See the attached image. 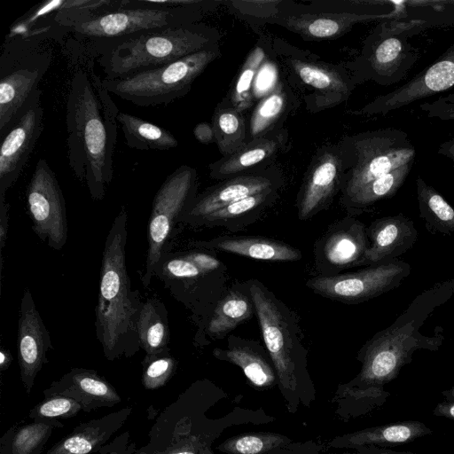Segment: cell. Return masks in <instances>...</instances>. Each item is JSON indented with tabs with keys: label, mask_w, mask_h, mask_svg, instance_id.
<instances>
[{
	"label": "cell",
	"mask_w": 454,
	"mask_h": 454,
	"mask_svg": "<svg viewBox=\"0 0 454 454\" xmlns=\"http://www.w3.org/2000/svg\"><path fill=\"white\" fill-rule=\"evenodd\" d=\"M220 35L203 23L170 27L97 42L104 79L158 68L218 44Z\"/></svg>",
	"instance_id": "cell-6"
},
{
	"label": "cell",
	"mask_w": 454,
	"mask_h": 454,
	"mask_svg": "<svg viewBox=\"0 0 454 454\" xmlns=\"http://www.w3.org/2000/svg\"><path fill=\"white\" fill-rule=\"evenodd\" d=\"M413 163L395 169L362 187L343 203L350 214H359L374 203L395 195L403 184Z\"/></svg>",
	"instance_id": "cell-39"
},
{
	"label": "cell",
	"mask_w": 454,
	"mask_h": 454,
	"mask_svg": "<svg viewBox=\"0 0 454 454\" xmlns=\"http://www.w3.org/2000/svg\"><path fill=\"white\" fill-rule=\"evenodd\" d=\"M442 395L446 398L448 401L454 400V386L449 389H445L442 392Z\"/></svg>",
	"instance_id": "cell-55"
},
{
	"label": "cell",
	"mask_w": 454,
	"mask_h": 454,
	"mask_svg": "<svg viewBox=\"0 0 454 454\" xmlns=\"http://www.w3.org/2000/svg\"><path fill=\"white\" fill-rule=\"evenodd\" d=\"M221 1L202 0L187 7L153 9L120 8L99 13L72 27L69 31L94 43L170 27L199 23Z\"/></svg>",
	"instance_id": "cell-10"
},
{
	"label": "cell",
	"mask_w": 454,
	"mask_h": 454,
	"mask_svg": "<svg viewBox=\"0 0 454 454\" xmlns=\"http://www.w3.org/2000/svg\"><path fill=\"white\" fill-rule=\"evenodd\" d=\"M211 125L222 156L233 153L248 141L243 114L223 101L216 106Z\"/></svg>",
	"instance_id": "cell-38"
},
{
	"label": "cell",
	"mask_w": 454,
	"mask_h": 454,
	"mask_svg": "<svg viewBox=\"0 0 454 454\" xmlns=\"http://www.w3.org/2000/svg\"><path fill=\"white\" fill-rule=\"evenodd\" d=\"M142 382L146 389H157L165 385L174 374L177 362L171 356L169 348L152 356H145L143 361Z\"/></svg>",
	"instance_id": "cell-44"
},
{
	"label": "cell",
	"mask_w": 454,
	"mask_h": 454,
	"mask_svg": "<svg viewBox=\"0 0 454 454\" xmlns=\"http://www.w3.org/2000/svg\"><path fill=\"white\" fill-rule=\"evenodd\" d=\"M287 137L286 130L278 129L263 137L251 139L233 153L222 156L210 163L209 176L214 179L224 180L247 174L259 166H267L286 148Z\"/></svg>",
	"instance_id": "cell-25"
},
{
	"label": "cell",
	"mask_w": 454,
	"mask_h": 454,
	"mask_svg": "<svg viewBox=\"0 0 454 454\" xmlns=\"http://www.w3.org/2000/svg\"><path fill=\"white\" fill-rule=\"evenodd\" d=\"M254 314V302L243 283L218 301L204 330L209 337L223 338Z\"/></svg>",
	"instance_id": "cell-32"
},
{
	"label": "cell",
	"mask_w": 454,
	"mask_h": 454,
	"mask_svg": "<svg viewBox=\"0 0 454 454\" xmlns=\"http://www.w3.org/2000/svg\"><path fill=\"white\" fill-rule=\"evenodd\" d=\"M199 248L239 254L260 261L294 262L301 258L299 249L281 241L255 236H221L193 241Z\"/></svg>",
	"instance_id": "cell-30"
},
{
	"label": "cell",
	"mask_w": 454,
	"mask_h": 454,
	"mask_svg": "<svg viewBox=\"0 0 454 454\" xmlns=\"http://www.w3.org/2000/svg\"><path fill=\"white\" fill-rule=\"evenodd\" d=\"M129 433L118 436L109 445L104 446L107 454H132L133 448L128 446Z\"/></svg>",
	"instance_id": "cell-49"
},
{
	"label": "cell",
	"mask_w": 454,
	"mask_h": 454,
	"mask_svg": "<svg viewBox=\"0 0 454 454\" xmlns=\"http://www.w3.org/2000/svg\"><path fill=\"white\" fill-rule=\"evenodd\" d=\"M131 407L82 423L56 442L45 454H90L100 450L123 425Z\"/></svg>",
	"instance_id": "cell-29"
},
{
	"label": "cell",
	"mask_w": 454,
	"mask_h": 454,
	"mask_svg": "<svg viewBox=\"0 0 454 454\" xmlns=\"http://www.w3.org/2000/svg\"><path fill=\"white\" fill-rule=\"evenodd\" d=\"M27 207L34 232L50 247L60 250L67 243L65 198L47 160H38L26 190Z\"/></svg>",
	"instance_id": "cell-15"
},
{
	"label": "cell",
	"mask_w": 454,
	"mask_h": 454,
	"mask_svg": "<svg viewBox=\"0 0 454 454\" xmlns=\"http://www.w3.org/2000/svg\"><path fill=\"white\" fill-rule=\"evenodd\" d=\"M282 177L278 169L270 168L230 177L197 194L179 219V223L196 226L206 215L241 199L279 189Z\"/></svg>",
	"instance_id": "cell-19"
},
{
	"label": "cell",
	"mask_w": 454,
	"mask_h": 454,
	"mask_svg": "<svg viewBox=\"0 0 454 454\" xmlns=\"http://www.w3.org/2000/svg\"><path fill=\"white\" fill-rule=\"evenodd\" d=\"M454 295V278L439 282L418 295L387 328L378 332L358 351L360 372L340 384L332 398L335 409L345 414H361L386 403L390 393L384 386L395 380L419 349L438 351L444 340L442 328L432 336L420 327L434 309Z\"/></svg>",
	"instance_id": "cell-1"
},
{
	"label": "cell",
	"mask_w": 454,
	"mask_h": 454,
	"mask_svg": "<svg viewBox=\"0 0 454 454\" xmlns=\"http://www.w3.org/2000/svg\"><path fill=\"white\" fill-rule=\"evenodd\" d=\"M226 397L207 380L194 382L160 414L149 432V442L132 454H215L212 445L226 429L274 420L262 410L239 406L222 418H209V409Z\"/></svg>",
	"instance_id": "cell-3"
},
{
	"label": "cell",
	"mask_w": 454,
	"mask_h": 454,
	"mask_svg": "<svg viewBox=\"0 0 454 454\" xmlns=\"http://www.w3.org/2000/svg\"><path fill=\"white\" fill-rule=\"evenodd\" d=\"M294 440L276 432H249L231 436L216 449L225 454H273Z\"/></svg>",
	"instance_id": "cell-41"
},
{
	"label": "cell",
	"mask_w": 454,
	"mask_h": 454,
	"mask_svg": "<svg viewBox=\"0 0 454 454\" xmlns=\"http://www.w3.org/2000/svg\"><path fill=\"white\" fill-rule=\"evenodd\" d=\"M213 356L239 366L248 384L256 390L278 386L277 373L269 352L255 340L231 335L226 348H215Z\"/></svg>",
	"instance_id": "cell-26"
},
{
	"label": "cell",
	"mask_w": 454,
	"mask_h": 454,
	"mask_svg": "<svg viewBox=\"0 0 454 454\" xmlns=\"http://www.w3.org/2000/svg\"><path fill=\"white\" fill-rule=\"evenodd\" d=\"M224 270L225 266L209 253L201 250L166 251L157 262L153 276L194 315L204 317V295L209 287V280Z\"/></svg>",
	"instance_id": "cell-13"
},
{
	"label": "cell",
	"mask_w": 454,
	"mask_h": 454,
	"mask_svg": "<svg viewBox=\"0 0 454 454\" xmlns=\"http://www.w3.org/2000/svg\"><path fill=\"white\" fill-rule=\"evenodd\" d=\"M396 7L388 12H286L271 23L298 34L305 40L332 39L343 35L354 25L372 20H390L401 16Z\"/></svg>",
	"instance_id": "cell-21"
},
{
	"label": "cell",
	"mask_w": 454,
	"mask_h": 454,
	"mask_svg": "<svg viewBox=\"0 0 454 454\" xmlns=\"http://www.w3.org/2000/svg\"><path fill=\"white\" fill-rule=\"evenodd\" d=\"M340 145L348 164L340 190L342 203L372 181L413 163L416 154L408 135L393 128L345 137Z\"/></svg>",
	"instance_id": "cell-9"
},
{
	"label": "cell",
	"mask_w": 454,
	"mask_h": 454,
	"mask_svg": "<svg viewBox=\"0 0 454 454\" xmlns=\"http://www.w3.org/2000/svg\"><path fill=\"white\" fill-rule=\"evenodd\" d=\"M454 86V43L431 66L394 90L375 98L354 114L385 115Z\"/></svg>",
	"instance_id": "cell-18"
},
{
	"label": "cell",
	"mask_w": 454,
	"mask_h": 454,
	"mask_svg": "<svg viewBox=\"0 0 454 454\" xmlns=\"http://www.w3.org/2000/svg\"><path fill=\"white\" fill-rule=\"evenodd\" d=\"M254 305L262 339L273 363L286 410L310 407L317 391L308 368L309 350L295 313L258 279L244 282Z\"/></svg>",
	"instance_id": "cell-5"
},
{
	"label": "cell",
	"mask_w": 454,
	"mask_h": 454,
	"mask_svg": "<svg viewBox=\"0 0 454 454\" xmlns=\"http://www.w3.org/2000/svg\"><path fill=\"white\" fill-rule=\"evenodd\" d=\"M402 15L378 25L368 36L359 59L361 78L383 86L403 80L419 59V51L408 41L413 25Z\"/></svg>",
	"instance_id": "cell-12"
},
{
	"label": "cell",
	"mask_w": 454,
	"mask_h": 454,
	"mask_svg": "<svg viewBox=\"0 0 454 454\" xmlns=\"http://www.w3.org/2000/svg\"><path fill=\"white\" fill-rule=\"evenodd\" d=\"M128 212L121 206L106 239L98 303L95 308L97 339L109 361L130 357L141 348L137 320L144 301L131 290L126 263Z\"/></svg>",
	"instance_id": "cell-4"
},
{
	"label": "cell",
	"mask_w": 454,
	"mask_h": 454,
	"mask_svg": "<svg viewBox=\"0 0 454 454\" xmlns=\"http://www.w3.org/2000/svg\"><path fill=\"white\" fill-rule=\"evenodd\" d=\"M44 397L28 414V417L34 421L58 420L59 418L68 419L82 410L77 401L66 395H51Z\"/></svg>",
	"instance_id": "cell-45"
},
{
	"label": "cell",
	"mask_w": 454,
	"mask_h": 454,
	"mask_svg": "<svg viewBox=\"0 0 454 454\" xmlns=\"http://www.w3.org/2000/svg\"><path fill=\"white\" fill-rule=\"evenodd\" d=\"M102 79L78 68L71 78L66 107L69 166L95 200L105 197L114 177L120 111Z\"/></svg>",
	"instance_id": "cell-2"
},
{
	"label": "cell",
	"mask_w": 454,
	"mask_h": 454,
	"mask_svg": "<svg viewBox=\"0 0 454 454\" xmlns=\"http://www.w3.org/2000/svg\"><path fill=\"white\" fill-rule=\"evenodd\" d=\"M196 139L202 144H210L215 141L212 125L207 122L198 124L193 130Z\"/></svg>",
	"instance_id": "cell-51"
},
{
	"label": "cell",
	"mask_w": 454,
	"mask_h": 454,
	"mask_svg": "<svg viewBox=\"0 0 454 454\" xmlns=\"http://www.w3.org/2000/svg\"><path fill=\"white\" fill-rule=\"evenodd\" d=\"M53 427L63 424L56 419L12 427L1 439L0 454H41Z\"/></svg>",
	"instance_id": "cell-37"
},
{
	"label": "cell",
	"mask_w": 454,
	"mask_h": 454,
	"mask_svg": "<svg viewBox=\"0 0 454 454\" xmlns=\"http://www.w3.org/2000/svg\"><path fill=\"white\" fill-rule=\"evenodd\" d=\"M9 227V203L5 200V196H0V253H1V270L3 268V250L8 235Z\"/></svg>",
	"instance_id": "cell-48"
},
{
	"label": "cell",
	"mask_w": 454,
	"mask_h": 454,
	"mask_svg": "<svg viewBox=\"0 0 454 454\" xmlns=\"http://www.w3.org/2000/svg\"><path fill=\"white\" fill-rule=\"evenodd\" d=\"M290 92L283 82H278L273 90L259 101L249 121L248 141L280 129L278 127L280 119L292 106Z\"/></svg>",
	"instance_id": "cell-35"
},
{
	"label": "cell",
	"mask_w": 454,
	"mask_h": 454,
	"mask_svg": "<svg viewBox=\"0 0 454 454\" xmlns=\"http://www.w3.org/2000/svg\"><path fill=\"white\" fill-rule=\"evenodd\" d=\"M411 270L408 262L395 259L356 272L310 278L306 286L328 299L360 303L398 287Z\"/></svg>",
	"instance_id": "cell-14"
},
{
	"label": "cell",
	"mask_w": 454,
	"mask_h": 454,
	"mask_svg": "<svg viewBox=\"0 0 454 454\" xmlns=\"http://www.w3.org/2000/svg\"><path fill=\"white\" fill-rule=\"evenodd\" d=\"M17 345L20 380L29 394L37 373L47 363L46 353L51 348V340L27 287L20 301Z\"/></svg>",
	"instance_id": "cell-23"
},
{
	"label": "cell",
	"mask_w": 454,
	"mask_h": 454,
	"mask_svg": "<svg viewBox=\"0 0 454 454\" xmlns=\"http://www.w3.org/2000/svg\"><path fill=\"white\" fill-rule=\"evenodd\" d=\"M433 415L454 420V400L443 401L435 406Z\"/></svg>",
	"instance_id": "cell-52"
},
{
	"label": "cell",
	"mask_w": 454,
	"mask_h": 454,
	"mask_svg": "<svg viewBox=\"0 0 454 454\" xmlns=\"http://www.w3.org/2000/svg\"><path fill=\"white\" fill-rule=\"evenodd\" d=\"M432 433L424 423L407 420L337 435L330 440L328 444L337 449H355L364 445L386 447L408 443Z\"/></svg>",
	"instance_id": "cell-31"
},
{
	"label": "cell",
	"mask_w": 454,
	"mask_h": 454,
	"mask_svg": "<svg viewBox=\"0 0 454 454\" xmlns=\"http://www.w3.org/2000/svg\"><path fill=\"white\" fill-rule=\"evenodd\" d=\"M348 168V160L340 144L317 150L298 195V216L301 220L312 217L330 203L337 191L341 190Z\"/></svg>",
	"instance_id": "cell-17"
},
{
	"label": "cell",
	"mask_w": 454,
	"mask_h": 454,
	"mask_svg": "<svg viewBox=\"0 0 454 454\" xmlns=\"http://www.w3.org/2000/svg\"><path fill=\"white\" fill-rule=\"evenodd\" d=\"M197 170L182 165L167 176L154 195L147 226V255L141 276L144 288L153 277L154 268L173 237L183 213L197 196Z\"/></svg>",
	"instance_id": "cell-11"
},
{
	"label": "cell",
	"mask_w": 454,
	"mask_h": 454,
	"mask_svg": "<svg viewBox=\"0 0 454 454\" xmlns=\"http://www.w3.org/2000/svg\"><path fill=\"white\" fill-rule=\"evenodd\" d=\"M324 447L313 440L294 442L278 449L273 454H322Z\"/></svg>",
	"instance_id": "cell-47"
},
{
	"label": "cell",
	"mask_w": 454,
	"mask_h": 454,
	"mask_svg": "<svg viewBox=\"0 0 454 454\" xmlns=\"http://www.w3.org/2000/svg\"><path fill=\"white\" fill-rule=\"evenodd\" d=\"M43 130L41 99L2 137L0 147V196L16 183Z\"/></svg>",
	"instance_id": "cell-22"
},
{
	"label": "cell",
	"mask_w": 454,
	"mask_h": 454,
	"mask_svg": "<svg viewBox=\"0 0 454 454\" xmlns=\"http://www.w3.org/2000/svg\"><path fill=\"white\" fill-rule=\"evenodd\" d=\"M140 348L145 356L168 348L170 331L164 303L155 297L144 301L137 320Z\"/></svg>",
	"instance_id": "cell-34"
},
{
	"label": "cell",
	"mask_w": 454,
	"mask_h": 454,
	"mask_svg": "<svg viewBox=\"0 0 454 454\" xmlns=\"http://www.w3.org/2000/svg\"><path fill=\"white\" fill-rule=\"evenodd\" d=\"M44 396L61 395L77 401L82 411L113 407L121 402L115 388L95 371L74 368L43 391Z\"/></svg>",
	"instance_id": "cell-27"
},
{
	"label": "cell",
	"mask_w": 454,
	"mask_h": 454,
	"mask_svg": "<svg viewBox=\"0 0 454 454\" xmlns=\"http://www.w3.org/2000/svg\"><path fill=\"white\" fill-rule=\"evenodd\" d=\"M419 216L431 231L442 234L454 232V208L420 176L416 178Z\"/></svg>",
	"instance_id": "cell-36"
},
{
	"label": "cell",
	"mask_w": 454,
	"mask_h": 454,
	"mask_svg": "<svg viewBox=\"0 0 454 454\" xmlns=\"http://www.w3.org/2000/svg\"><path fill=\"white\" fill-rule=\"evenodd\" d=\"M366 229L362 222L348 216L326 231L315 246L321 276L336 275L345 268L359 265L370 245Z\"/></svg>",
	"instance_id": "cell-20"
},
{
	"label": "cell",
	"mask_w": 454,
	"mask_h": 454,
	"mask_svg": "<svg viewBox=\"0 0 454 454\" xmlns=\"http://www.w3.org/2000/svg\"><path fill=\"white\" fill-rule=\"evenodd\" d=\"M224 3L239 18L258 24L271 23L286 11L287 4L281 0H235Z\"/></svg>",
	"instance_id": "cell-43"
},
{
	"label": "cell",
	"mask_w": 454,
	"mask_h": 454,
	"mask_svg": "<svg viewBox=\"0 0 454 454\" xmlns=\"http://www.w3.org/2000/svg\"><path fill=\"white\" fill-rule=\"evenodd\" d=\"M419 110L432 119L454 121V92L419 104Z\"/></svg>",
	"instance_id": "cell-46"
},
{
	"label": "cell",
	"mask_w": 454,
	"mask_h": 454,
	"mask_svg": "<svg viewBox=\"0 0 454 454\" xmlns=\"http://www.w3.org/2000/svg\"><path fill=\"white\" fill-rule=\"evenodd\" d=\"M125 144L141 151H167L178 145L177 139L164 128L122 111L117 114Z\"/></svg>",
	"instance_id": "cell-33"
},
{
	"label": "cell",
	"mask_w": 454,
	"mask_h": 454,
	"mask_svg": "<svg viewBox=\"0 0 454 454\" xmlns=\"http://www.w3.org/2000/svg\"><path fill=\"white\" fill-rule=\"evenodd\" d=\"M266 56V51L259 45L249 52L229 92V99L223 100L241 114L253 104L254 81Z\"/></svg>",
	"instance_id": "cell-40"
},
{
	"label": "cell",
	"mask_w": 454,
	"mask_h": 454,
	"mask_svg": "<svg viewBox=\"0 0 454 454\" xmlns=\"http://www.w3.org/2000/svg\"><path fill=\"white\" fill-rule=\"evenodd\" d=\"M438 154L448 159L454 166V137L442 142L437 150Z\"/></svg>",
	"instance_id": "cell-53"
},
{
	"label": "cell",
	"mask_w": 454,
	"mask_h": 454,
	"mask_svg": "<svg viewBox=\"0 0 454 454\" xmlns=\"http://www.w3.org/2000/svg\"><path fill=\"white\" fill-rule=\"evenodd\" d=\"M221 56L219 45L192 53L168 65L120 79H102L110 94L137 106H166L185 96L193 82Z\"/></svg>",
	"instance_id": "cell-8"
},
{
	"label": "cell",
	"mask_w": 454,
	"mask_h": 454,
	"mask_svg": "<svg viewBox=\"0 0 454 454\" xmlns=\"http://www.w3.org/2000/svg\"><path fill=\"white\" fill-rule=\"evenodd\" d=\"M352 452L329 453V454H417L412 451H396L377 445H364L354 449Z\"/></svg>",
	"instance_id": "cell-50"
},
{
	"label": "cell",
	"mask_w": 454,
	"mask_h": 454,
	"mask_svg": "<svg viewBox=\"0 0 454 454\" xmlns=\"http://www.w3.org/2000/svg\"><path fill=\"white\" fill-rule=\"evenodd\" d=\"M366 231L370 245L358 266H374L397 259L418 239L413 222L401 213L376 219Z\"/></svg>",
	"instance_id": "cell-24"
},
{
	"label": "cell",
	"mask_w": 454,
	"mask_h": 454,
	"mask_svg": "<svg viewBox=\"0 0 454 454\" xmlns=\"http://www.w3.org/2000/svg\"><path fill=\"white\" fill-rule=\"evenodd\" d=\"M287 64L295 77L313 89L318 109L346 100L355 88L351 78L332 66L295 58L288 59Z\"/></svg>",
	"instance_id": "cell-28"
},
{
	"label": "cell",
	"mask_w": 454,
	"mask_h": 454,
	"mask_svg": "<svg viewBox=\"0 0 454 454\" xmlns=\"http://www.w3.org/2000/svg\"><path fill=\"white\" fill-rule=\"evenodd\" d=\"M12 355L10 351L4 348L0 350V369L5 371L9 368L12 362Z\"/></svg>",
	"instance_id": "cell-54"
},
{
	"label": "cell",
	"mask_w": 454,
	"mask_h": 454,
	"mask_svg": "<svg viewBox=\"0 0 454 454\" xmlns=\"http://www.w3.org/2000/svg\"><path fill=\"white\" fill-rule=\"evenodd\" d=\"M278 190H267L234 201L206 215L198 222L196 226H223L243 219L245 216H249L252 212L259 211L272 202L276 199Z\"/></svg>",
	"instance_id": "cell-42"
},
{
	"label": "cell",
	"mask_w": 454,
	"mask_h": 454,
	"mask_svg": "<svg viewBox=\"0 0 454 454\" xmlns=\"http://www.w3.org/2000/svg\"><path fill=\"white\" fill-rule=\"evenodd\" d=\"M43 38L6 37L0 56V137L41 99L39 84L48 71L51 50Z\"/></svg>",
	"instance_id": "cell-7"
},
{
	"label": "cell",
	"mask_w": 454,
	"mask_h": 454,
	"mask_svg": "<svg viewBox=\"0 0 454 454\" xmlns=\"http://www.w3.org/2000/svg\"><path fill=\"white\" fill-rule=\"evenodd\" d=\"M122 7V0H52L31 8L16 20L6 37H38L50 34V28L70 29L102 12Z\"/></svg>",
	"instance_id": "cell-16"
}]
</instances>
